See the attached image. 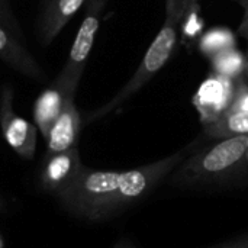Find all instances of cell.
I'll use <instances>...</instances> for the list:
<instances>
[{"label":"cell","mask_w":248,"mask_h":248,"mask_svg":"<svg viewBox=\"0 0 248 248\" xmlns=\"http://www.w3.org/2000/svg\"><path fill=\"white\" fill-rule=\"evenodd\" d=\"M186 157L185 148L125 171L94 170L84 166L73 185L55 198L62 209L76 218L92 222L108 221L151 196Z\"/></svg>","instance_id":"6da1fadb"},{"label":"cell","mask_w":248,"mask_h":248,"mask_svg":"<svg viewBox=\"0 0 248 248\" xmlns=\"http://www.w3.org/2000/svg\"><path fill=\"white\" fill-rule=\"evenodd\" d=\"M247 140L248 135L219 140L187 155L167 177L169 185L179 189H218L237 185L248 166Z\"/></svg>","instance_id":"7a4b0ae2"},{"label":"cell","mask_w":248,"mask_h":248,"mask_svg":"<svg viewBox=\"0 0 248 248\" xmlns=\"http://www.w3.org/2000/svg\"><path fill=\"white\" fill-rule=\"evenodd\" d=\"M187 1L186 0H166V20L160 32L148 46L141 64L138 65L129 81L105 105L89 113L86 122H93L108 116L110 112L119 109L129 97H132L141 87H144L170 60L177 39L182 20L185 17Z\"/></svg>","instance_id":"3957f363"},{"label":"cell","mask_w":248,"mask_h":248,"mask_svg":"<svg viewBox=\"0 0 248 248\" xmlns=\"http://www.w3.org/2000/svg\"><path fill=\"white\" fill-rule=\"evenodd\" d=\"M105 6V0H92L87 12L81 20V25L76 33L67 61L61 68L60 74L54 80L60 84L70 96H76L81 76L84 73L89 55L93 49L94 39L100 26V15Z\"/></svg>","instance_id":"277c9868"},{"label":"cell","mask_w":248,"mask_h":248,"mask_svg":"<svg viewBox=\"0 0 248 248\" xmlns=\"http://www.w3.org/2000/svg\"><path fill=\"white\" fill-rule=\"evenodd\" d=\"M0 128L7 145L22 158L31 160L36 148L38 128L19 116L13 108V90L6 86L0 96Z\"/></svg>","instance_id":"5b68a950"},{"label":"cell","mask_w":248,"mask_h":248,"mask_svg":"<svg viewBox=\"0 0 248 248\" xmlns=\"http://www.w3.org/2000/svg\"><path fill=\"white\" fill-rule=\"evenodd\" d=\"M83 167L77 147L46 154L41 170V186L45 192L57 196L73 185Z\"/></svg>","instance_id":"8992f818"},{"label":"cell","mask_w":248,"mask_h":248,"mask_svg":"<svg viewBox=\"0 0 248 248\" xmlns=\"http://www.w3.org/2000/svg\"><path fill=\"white\" fill-rule=\"evenodd\" d=\"M235 80H230L217 74H212L199 89L193 99L196 109L201 113V121L203 125H209L219 119L228 109Z\"/></svg>","instance_id":"52a82bcc"},{"label":"cell","mask_w":248,"mask_h":248,"mask_svg":"<svg viewBox=\"0 0 248 248\" xmlns=\"http://www.w3.org/2000/svg\"><path fill=\"white\" fill-rule=\"evenodd\" d=\"M81 131V116L76 108L74 96H70L58 118L49 128L46 140V154L65 151L77 145V140Z\"/></svg>","instance_id":"ba28073f"},{"label":"cell","mask_w":248,"mask_h":248,"mask_svg":"<svg viewBox=\"0 0 248 248\" xmlns=\"http://www.w3.org/2000/svg\"><path fill=\"white\" fill-rule=\"evenodd\" d=\"M0 60L33 80H44L45 74L29 51L0 25Z\"/></svg>","instance_id":"9c48e42d"},{"label":"cell","mask_w":248,"mask_h":248,"mask_svg":"<svg viewBox=\"0 0 248 248\" xmlns=\"http://www.w3.org/2000/svg\"><path fill=\"white\" fill-rule=\"evenodd\" d=\"M68 97L70 94L55 81H52L36 97L35 105H33V121H35L38 131L42 134L44 138L46 137L54 121L58 118Z\"/></svg>","instance_id":"30bf717a"},{"label":"cell","mask_w":248,"mask_h":248,"mask_svg":"<svg viewBox=\"0 0 248 248\" xmlns=\"http://www.w3.org/2000/svg\"><path fill=\"white\" fill-rule=\"evenodd\" d=\"M42 17L41 35L45 45H49L68 23V20L80 10L86 0H46Z\"/></svg>","instance_id":"8fae6325"},{"label":"cell","mask_w":248,"mask_h":248,"mask_svg":"<svg viewBox=\"0 0 248 248\" xmlns=\"http://www.w3.org/2000/svg\"><path fill=\"white\" fill-rule=\"evenodd\" d=\"M205 134L214 140L248 135V112L224 113L219 119L205 126Z\"/></svg>","instance_id":"7c38bea8"},{"label":"cell","mask_w":248,"mask_h":248,"mask_svg":"<svg viewBox=\"0 0 248 248\" xmlns=\"http://www.w3.org/2000/svg\"><path fill=\"white\" fill-rule=\"evenodd\" d=\"M246 67H247V55L240 52L237 48L222 51L211 58L212 74L230 80H238L240 77H243L246 74Z\"/></svg>","instance_id":"4fadbf2b"},{"label":"cell","mask_w":248,"mask_h":248,"mask_svg":"<svg viewBox=\"0 0 248 248\" xmlns=\"http://www.w3.org/2000/svg\"><path fill=\"white\" fill-rule=\"evenodd\" d=\"M237 39L235 35L225 28H215L208 31L206 33L202 35L201 41H199V49L201 52L208 57L209 60L212 57H215L217 54L231 49V48H237Z\"/></svg>","instance_id":"5bb4252c"},{"label":"cell","mask_w":248,"mask_h":248,"mask_svg":"<svg viewBox=\"0 0 248 248\" xmlns=\"http://www.w3.org/2000/svg\"><path fill=\"white\" fill-rule=\"evenodd\" d=\"M231 112H248V80L244 76L235 80L232 99L225 113Z\"/></svg>","instance_id":"9a60e30c"},{"label":"cell","mask_w":248,"mask_h":248,"mask_svg":"<svg viewBox=\"0 0 248 248\" xmlns=\"http://www.w3.org/2000/svg\"><path fill=\"white\" fill-rule=\"evenodd\" d=\"M244 10V15H243V20H241V25L238 28V32L240 35H243L246 39L248 41V0H235Z\"/></svg>","instance_id":"2e32d148"},{"label":"cell","mask_w":248,"mask_h":248,"mask_svg":"<svg viewBox=\"0 0 248 248\" xmlns=\"http://www.w3.org/2000/svg\"><path fill=\"white\" fill-rule=\"evenodd\" d=\"M212 248H248V234L240 235L228 243H224V244H219V246H215Z\"/></svg>","instance_id":"e0dca14e"},{"label":"cell","mask_w":248,"mask_h":248,"mask_svg":"<svg viewBox=\"0 0 248 248\" xmlns=\"http://www.w3.org/2000/svg\"><path fill=\"white\" fill-rule=\"evenodd\" d=\"M113 248H137L135 243L129 238V237H121L116 243Z\"/></svg>","instance_id":"ac0fdd59"},{"label":"cell","mask_w":248,"mask_h":248,"mask_svg":"<svg viewBox=\"0 0 248 248\" xmlns=\"http://www.w3.org/2000/svg\"><path fill=\"white\" fill-rule=\"evenodd\" d=\"M244 77L248 80V55H247V67H246V74H244Z\"/></svg>","instance_id":"d6986e66"},{"label":"cell","mask_w":248,"mask_h":248,"mask_svg":"<svg viewBox=\"0 0 248 248\" xmlns=\"http://www.w3.org/2000/svg\"><path fill=\"white\" fill-rule=\"evenodd\" d=\"M247 163H248V140H247Z\"/></svg>","instance_id":"ffe728a7"},{"label":"cell","mask_w":248,"mask_h":248,"mask_svg":"<svg viewBox=\"0 0 248 248\" xmlns=\"http://www.w3.org/2000/svg\"><path fill=\"white\" fill-rule=\"evenodd\" d=\"M0 248H3V244H1V238H0Z\"/></svg>","instance_id":"44dd1931"}]
</instances>
